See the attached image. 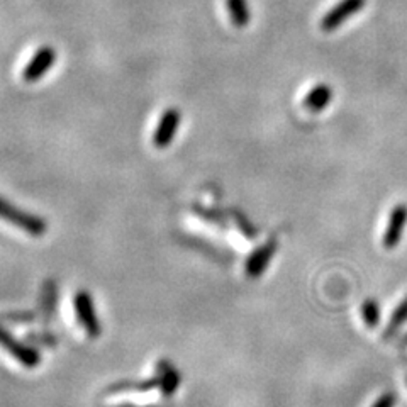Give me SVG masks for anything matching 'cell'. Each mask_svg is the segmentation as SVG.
Listing matches in <instances>:
<instances>
[{
	"label": "cell",
	"mask_w": 407,
	"mask_h": 407,
	"mask_svg": "<svg viewBox=\"0 0 407 407\" xmlns=\"http://www.w3.org/2000/svg\"><path fill=\"white\" fill-rule=\"evenodd\" d=\"M0 219L7 220V223L14 224L24 232L31 236H42L46 232V223L37 216L29 214V212L20 211L19 207L12 206L11 202L0 197Z\"/></svg>",
	"instance_id": "cell-1"
},
{
	"label": "cell",
	"mask_w": 407,
	"mask_h": 407,
	"mask_svg": "<svg viewBox=\"0 0 407 407\" xmlns=\"http://www.w3.org/2000/svg\"><path fill=\"white\" fill-rule=\"evenodd\" d=\"M367 4V0H341L336 6L331 8L329 12H326V16L321 19V29L326 33H333L346 23L351 16H355L356 12H360Z\"/></svg>",
	"instance_id": "cell-2"
},
{
	"label": "cell",
	"mask_w": 407,
	"mask_h": 407,
	"mask_svg": "<svg viewBox=\"0 0 407 407\" xmlns=\"http://www.w3.org/2000/svg\"><path fill=\"white\" fill-rule=\"evenodd\" d=\"M54 63H57V51L51 48V46H41L34 53V57L29 59L28 65L24 66L23 78L29 83L37 82V80L48 73Z\"/></svg>",
	"instance_id": "cell-3"
},
{
	"label": "cell",
	"mask_w": 407,
	"mask_h": 407,
	"mask_svg": "<svg viewBox=\"0 0 407 407\" xmlns=\"http://www.w3.org/2000/svg\"><path fill=\"white\" fill-rule=\"evenodd\" d=\"M182 112L177 107H170L161 114L158 126H156L155 134H153V144L156 148H167L175 139V134L180 127Z\"/></svg>",
	"instance_id": "cell-4"
},
{
	"label": "cell",
	"mask_w": 407,
	"mask_h": 407,
	"mask_svg": "<svg viewBox=\"0 0 407 407\" xmlns=\"http://www.w3.org/2000/svg\"><path fill=\"white\" fill-rule=\"evenodd\" d=\"M407 224V206L406 204H399L390 211L387 228L384 232V246L385 249H394L397 248V244L401 243L402 232Z\"/></svg>",
	"instance_id": "cell-5"
},
{
	"label": "cell",
	"mask_w": 407,
	"mask_h": 407,
	"mask_svg": "<svg viewBox=\"0 0 407 407\" xmlns=\"http://www.w3.org/2000/svg\"><path fill=\"white\" fill-rule=\"evenodd\" d=\"M75 309L78 314V319L82 321L85 331H87L90 336H97L100 333L99 321H97L95 312H93L92 299L87 292H78L75 297Z\"/></svg>",
	"instance_id": "cell-6"
},
{
	"label": "cell",
	"mask_w": 407,
	"mask_h": 407,
	"mask_svg": "<svg viewBox=\"0 0 407 407\" xmlns=\"http://www.w3.org/2000/svg\"><path fill=\"white\" fill-rule=\"evenodd\" d=\"M0 346H4L12 356H16L20 363L25 365V367L33 368L34 365H37L40 362V355L36 351L31 350V348L20 345V343L14 341V338L7 333L6 329L0 328Z\"/></svg>",
	"instance_id": "cell-7"
},
{
	"label": "cell",
	"mask_w": 407,
	"mask_h": 407,
	"mask_svg": "<svg viewBox=\"0 0 407 407\" xmlns=\"http://www.w3.org/2000/svg\"><path fill=\"white\" fill-rule=\"evenodd\" d=\"M275 252H277V240L271 237V240L266 241L265 244L260 246V248L254 252L252 256H249L248 263H246V271H248L249 277L256 278L263 273V270L269 266V263L273 256Z\"/></svg>",
	"instance_id": "cell-8"
},
{
	"label": "cell",
	"mask_w": 407,
	"mask_h": 407,
	"mask_svg": "<svg viewBox=\"0 0 407 407\" xmlns=\"http://www.w3.org/2000/svg\"><path fill=\"white\" fill-rule=\"evenodd\" d=\"M331 99H333V90L328 85H317L312 90L307 92L304 99L305 109H309L311 112H321L322 109H326L329 105Z\"/></svg>",
	"instance_id": "cell-9"
},
{
	"label": "cell",
	"mask_w": 407,
	"mask_h": 407,
	"mask_svg": "<svg viewBox=\"0 0 407 407\" xmlns=\"http://www.w3.org/2000/svg\"><path fill=\"white\" fill-rule=\"evenodd\" d=\"M226 8L236 28H246L252 20L248 0H226Z\"/></svg>",
	"instance_id": "cell-10"
},
{
	"label": "cell",
	"mask_w": 407,
	"mask_h": 407,
	"mask_svg": "<svg viewBox=\"0 0 407 407\" xmlns=\"http://www.w3.org/2000/svg\"><path fill=\"white\" fill-rule=\"evenodd\" d=\"M407 321V297L404 300H402L401 304L397 305L396 311L392 312V316H390L389 319V324H387V329H385L384 336L385 338H390L394 333H397V329L401 328L402 324Z\"/></svg>",
	"instance_id": "cell-11"
},
{
	"label": "cell",
	"mask_w": 407,
	"mask_h": 407,
	"mask_svg": "<svg viewBox=\"0 0 407 407\" xmlns=\"http://www.w3.org/2000/svg\"><path fill=\"white\" fill-rule=\"evenodd\" d=\"M360 314H362V319L368 328H375L380 321V307L377 304L375 299H368L362 304V309H360Z\"/></svg>",
	"instance_id": "cell-12"
},
{
	"label": "cell",
	"mask_w": 407,
	"mask_h": 407,
	"mask_svg": "<svg viewBox=\"0 0 407 407\" xmlns=\"http://www.w3.org/2000/svg\"><path fill=\"white\" fill-rule=\"evenodd\" d=\"M397 396L394 392H385L373 402L372 407H396Z\"/></svg>",
	"instance_id": "cell-13"
}]
</instances>
